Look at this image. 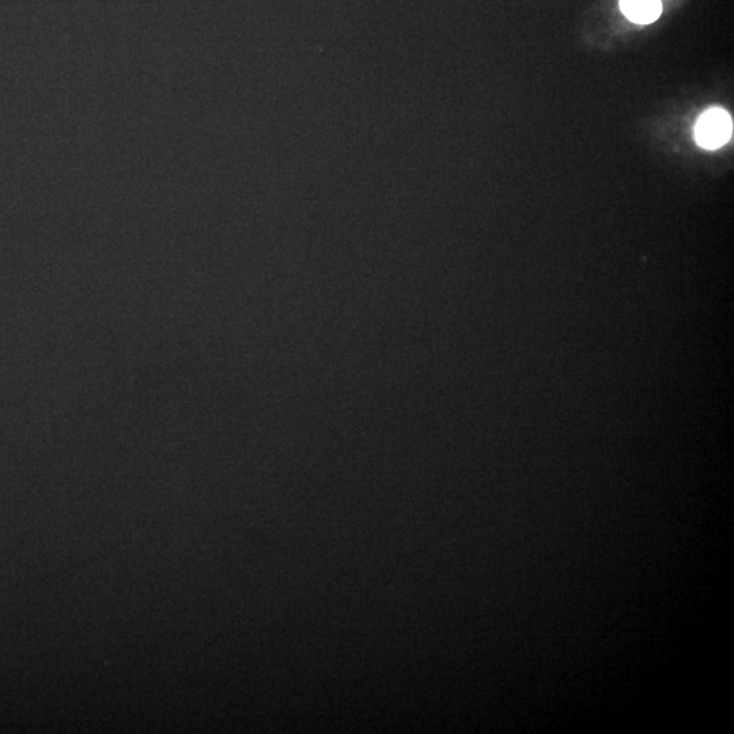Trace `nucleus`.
<instances>
[{
  "mask_svg": "<svg viewBox=\"0 0 734 734\" xmlns=\"http://www.w3.org/2000/svg\"><path fill=\"white\" fill-rule=\"evenodd\" d=\"M620 10L635 24L648 25L660 17L661 0H620Z\"/></svg>",
  "mask_w": 734,
  "mask_h": 734,
  "instance_id": "obj_2",
  "label": "nucleus"
},
{
  "mask_svg": "<svg viewBox=\"0 0 734 734\" xmlns=\"http://www.w3.org/2000/svg\"><path fill=\"white\" fill-rule=\"evenodd\" d=\"M733 134L732 117L724 109L713 108L703 113L695 127V139L705 149H718L729 142Z\"/></svg>",
  "mask_w": 734,
  "mask_h": 734,
  "instance_id": "obj_1",
  "label": "nucleus"
}]
</instances>
